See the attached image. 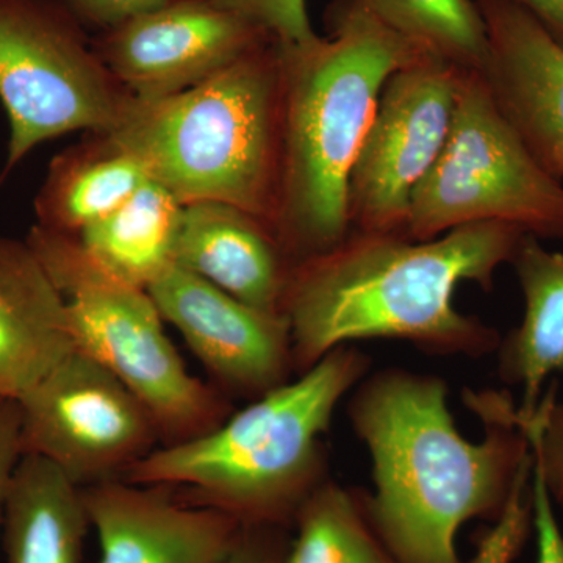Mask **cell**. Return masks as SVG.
Listing matches in <instances>:
<instances>
[{"instance_id":"cell-20","label":"cell","mask_w":563,"mask_h":563,"mask_svg":"<svg viewBox=\"0 0 563 563\" xmlns=\"http://www.w3.org/2000/svg\"><path fill=\"white\" fill-rule=\"evenodd\" d=\"M181 209L172 191L150 179L76 239L111 276L147 290L174 265Z\"/></svg>"},{"instance_id":"cell-4","label":"cell","mask_w":563,"mask_h":563,"mask_svg":"<svg viewBox=\"0 0 563 563\" xmlns=\"http://www.w3.org/2000/svg\"><path fill=\"white\" fill-rule=\"evenodd\" d=\"M369 372L365 352L336 347L203 435L152 451L122 479L176 488L242 526L291 529L302 503L329 479L322 435Z\"/></svg>"},{"instance_id":"cell-17","label":"cell","mask_w":563,"mask_h":563,"mask_svg":"<svg viewBox=\"0 0 563 563\" xmlns=\"http://www.w3.org/2000/svg\"><path fill=\"white\" fill-rule=\"evenodd\" d=\"M523 292L520 324L498 350V376L521 388L520 417H531L542 401L544 385L563 372V251H550L526 233L510 261Z\"/></svg>"},{"instance_id":"cell-14","label":"cell","mask_w":563,"mask_h":563,"mask_svg":"<svg viewBox=\"0 0 563 563\" xmlns=\"http://www.w3.org/2000/svg\"><path fill=\"white\" fill-rule=\"evenodd\" d=\"M493 99L544 172L563 181V44L512 0H484Z\"/></svg>"},{"instance_id":"cell-5","label":"cell","mask_w":563,"mask_h":563,"mask_svg":"<svg viewBox=\"0 0 563 563\" xmlns=\"http://www.w3.org/2000/svg\"><path fill=\"white\" fill-rule=\"evenodd\" d=\"M282 109L279 46L265 44L190 90L133 98L106 135L184 206L231 203L274 231Z\"/></svg>"},{"instance_id":"cell-8","label":"cell","mask_w":563,"mask_h":563,"mask_svg":"<svg viewBox=\"0 0 563 563\" xmlns=\"http://www.w3.org/2000/svg\"><path fill=\"white\" fill-rule=\"evenodd\" d=\"M133 96L65 22L24 0H0V102L9 118L2 176L65 133H109Z\"/></svg>"},{"instance_id":"cell-15","label":"cell","mask_w":563,"mask_h":563,"mask_svg":"<svg viewBox=\"0 0 563 563\" xmlns=\"http://www.w3.org/2000/svg\"><path fill=\"white\" fill-rule=\"evenodd\" d=\"M174 263L254 309L282 313L292 262L272 225L224 202L181 209Z\"/></svg>"},{"instance_id":"cell-26","label":"cell","mask_w":563,"mask_h":563,"mask_svg":"<svg viewBox=\"0 0 563 563\" xmlns=\"http://www.w3.org/2000/svg\"><path fill=\"white\" fill-rule=\"evenodd\" d=\"M532 520L537 539L533 563H563V529L559 525L555 507L547 488L533 468L531 477Z\"/></svg>"},{"instance_id":"cell-3","label":"cell","mask_w":563,"mask_h":563,"mask_svg":"<svg viewBox=\"0 0 563 563\" xmlns=\"http://www.w3.org/2000/svg\"><path fill=\"white\" fill-rule=\"evenodd\" d=\"M282 158L274 232L292 265L351 235L350 180L385 81L422 57L361 0L335 11L332 35L280 47Z\"/></svg>"},{"instance_id":"cell-6","label":"cell","mask_w":563,"mask_h":563,"mask_svg":"<svg viewBox=\"0 0 563 563\" xmlns=\"http://www.w3.org/2000/svg\"><path fill=\"white\" fill-rule=\"evenodd\" d=\"M25 242L68 303L76 350L106 366L143 402L163 446L201 437L232 413L220 388L188 372L146 288L111 276L74 235L35 224Z\"/></svg>"},{"instance_id":"cell-2","label":"cell","mask_w":563,"mask_h":563,"mask_svg":"<svg viewBox=\"0 0 563 563\" xmlns=\"http://www.w3.org/2000/svg\"><path fill=\"white\" fill-rule=\"evenodd\" d=\"M526 235L506 222H476L426 242L351 232L339 246L292 266L282 313L295 373L358 340H399L422 352L481 358L501 335L454 306L459 285L492 290Z\"/></svg>"},{"instance_id":"cell-25","label":"cell","mask_w":563,"mask_h":563,"mask_svg":"<svg viewBox=\"0 0 563 563\" xmlns=\"http://www.w3.org/2000/svg\"><path fill=\"white\" fill-rule=\"evenodd\" d=\"M257 25L280 47H299L318 38L306 0H213Z\"/></svg>"},{"instance_id":"cell-22","label":"cell","mask_w":563,"mask_h":563,"mask_svg":"<svg viewBox=\"0 0 563 563\" xmlns=\"http://www.w3.org/2000/svg\"><path fill=\"white\" fill-rule=\"evenodd\" d=\"M374 16L418 49L462 69H484L488 32L473 0H361Z\"/></svg>"},{"instance_id":"cell-19","label":"cell","mask_w":563,"mask_h":563,"mask_svg":"<svg viewBox=\"0 0 563 563\" xmlns=\"http://www.w3.org/2000/svg\"><path fill=\"white\" fill-rule=\"evenodd\" d=\"M90 136L52 161L35 199L36 224L41 228L79 235L150 180L136 158L109 135Z\"/></svg>"},{"instance_id":"cell-11","label":"cell","mask_w":563,"mask_h":563,"mask_svg":"<svg viewBox=\"0 0 563 563\" xmlns=\"http://www.w3.org/2000/svg\"><path fill=\"white\" fill-rule=\"evenodd\" d=\"M268 43L257 25L213 0H174L109 31L95 51L133 98L158 99L190 90Z\"/></svg>"},{"instance_id":"cell-24","label":"cell","mask_w":563,"mask_h":563,"mask_svg":"<svg viewBox=\"0 0 563 563\" xmlns=\"http://www.w3.org/2000/svg\"><path fill=\"white\" fill-rule=\"evenodd\" d=\"M532 463L521 474L506 510L481 540L472 563H514L533 529Z\"/></svg>"},{"instance_id":"cell-18","label":"cell","mask_w":563,"mask_h":563,"mask_svg":"<svg viewBox=\"0 0 563 563\" xmlns=\"http://www.w3.org/2000/svg\"><path fill=\"white\" fill-rule=\"evenodd\" d=\"M90 528L80 485L46 459L22 455L3 512L7 563H81Z\"/></svg>"},{"instance_id":"cell-30","label":"cell","mask_w":563,"mask_h":563,"mask_svg":"<svg viewBox=\"0 0 563 563\" xmlns=\"http://www.w3.org/2000/svg\"><path fill=\"white\" fill-rule=\"evenodd\" d=\"M542 22L563 44V0H512Z\"/></svg>"},{"instance_id":"cell-21","label":"cell","mask_w":563,"mask_h":563,"mask_svg":"<svg viewBox=\"0 0 563 563\" xmlns=\"http://www.w3.org/2000/svg\"><path fill=\"white\" fill-rule=\"evenodd\" d=\"M284 563H398L366 512L363 490L325 481L296 514Z\"/></svg>"},{"instance_id":"cell-23","label":"cell","mask_w":563,"mask_h":563,"mask_svg":"<svg viewBox=\"0 0 563 563\" xmlns=\"http://www.w3.org/2000/svg\"><path fill=\"white\" fill-rule=\"evenodd\" d=\"M518 424L531 443L533 468L548 496L563 510V399L558 398V384L544 391L531 417L518 415Z\"/></svg>"},{"instance_id":"cell-12","label":"cell","mask_w":563,"mask_h":563,"mask_svg":"<svg viewBox=\"0 0 563 563\" xmlns=\"http://www.w3.org/2000/svg\"><path fill=\"white\" fill-rule=\"evenodd\" d=\"M147 292L224 395L254 401L296 374L284 314L254 309L176 263Z\"/></svg>"},{"instance_id":"cell-27","label":"cell","mask_w":563,"mask_h":563,"mask_svg":"<svg viewBox=\"0 0 563 563\" xmlns=\"http://www.w3.org/2000/svg\"><path fill=\"white\" fill-rule=\"evenodd\" d=\"M290 540L287 528L243 526L228 563H284Z\"/></svg>"},{"instance_id":"cell-29","label":"cell","mask_w":563,"mask_h":563,"mask_svg":"<svg viewBox=\"0 0 563 563\" xmlns=\"http://www.w3.org/2000/svg\"><path fill=\"white\" fill-rule=\"evenodd\" d=\"M22 457L21 409L18 401H0V529L14 470Z\"/></svg>"},{"instance_id":"cell-13","label":"cell","mask_w":563,"mask_h":563,"mask_svg":"<svg viewBox=\"0 0 563 563\" xmlns=\"http://www.w3.org/2000/svg\"><path fill=\"white\" fill-rule=\"evenodd\" d=\"M98 563H228L243 526L166 485L125 479L81 487Z\"/></svg>"},{"instance_id":"cell-10","label":"cell","mask_w":563,"mask_h":563,"mask_svg":"<svg viewBox=\"0 0 563 563\" xmlns=\"http://www.w3.org/2000/svg\"><path fill=\"white\" fill-rule=\"evenodd\" d=\"M463 70L422 55L385 81L351 174L352 232L404 235L413 192L450 135Z\"/></svg>"},{"instance_id":"cell-1","label":"cell","mask_w":563,"mask_h":563,"mask_svg":"<svg viewBox=\"0 0 563 563\" xmlns=\"http://www.w3.org/2000/svg\"><path fill=\"white\" fill-rule=\"evenodd\" d=\"M448 395L437 374L390 366L366 374L347 396L352 432L372 461L366 512L398 563H463L462 526L495 523L532 462L510 396L466 391L484 424L483 439L470 440Z\"/></svg>"},{"instance_id":"cell-28","label":"cell","mask_w":563,"mask_h":563,"mask_svg":"<svg viewBox=\"0 0 563 563\" xmlns=\"http://www.w3.org/2000/svg\"><path fill=\"white\" fill-rule=\"evenodd\" d=\"M84 20L113 31L141 14L162 9L174 0H68Z\"/></svg>"},{"instance_id":"cell-9","label":"cell","mask_w":563,"mask_h":563,"mask_svg":"<svg viewBox=\"0 0 563 563\" xmlns=\"http://www.w3.org/2000/svg\"><path fill=\"white\" fill-rule=\"evenodd\" d=\"M22 455L80 487L122 479L161 442L150 410L106 366L74 350L18 401Z\"/></svg>"},{"instance_id":"cell-7","label":"cell","mask_w":563,"mask_h":563,"mask_svg":"<svg viewBox=\"0 0 563 563\" xmlns=\"http://www.w3.org/2000/svg\"><path fill=\"white\" fill-rule=\"evenodd\" d=\"M488 221L562 239L563 181L533 158L483 74L465 69L450 135L413 192L402 236L426 242Z\"/></svg>"},{"instance_id":"cell-16","label":"cell","mask_w":563,"mask_h":563,"mask_svg":"<svg viewBox=\"0 0 563 563\" xmlns=\"http://www.w3.org/2000/svg\"><path fill=\"white\" fill-rule=\"evenodd\" d=\"M74 350L68 303L38 255L0 235V401H20Z\"/></svg>"}]
</instances>
